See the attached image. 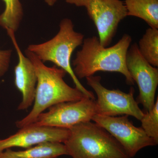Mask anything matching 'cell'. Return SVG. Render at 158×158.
I'll list each match as a JSON object with an SVG mask.
<instances>
[{
  "instance_id": "cell-10",
  "label": "cell",
  "mask_w": 158,
  "mask_h": 158,
  "mask_svg": "<svg viewBox=\"0 0 158 158\" xmlns=\"http://www.w3.org/2000/svg\"><path fill=\"white\" fill-rule=\"evenodd\" d=\"M69 134L68 129L32 123L20 128L17 133L0 140V152L13 147L28 148L46 142L64 143Z\"/></svg>"
},
{
  "instance_id": "cell-18",
  "label": "cell",
  "mask_w": 158,
  "mask_h": 158,
  "mask_svg": "<svg viewBox=\"0 0 158 158\" xmlns=\"http://www.w3.org/2000/svg\"><path fill=\"white\" fill-rule=\"evenodd\" d=\"M69 4L75 5L78 7H85L87 0H65Z\"/></svg>"
},
{
  "instance_id": "cell-16",
  "label": "cell",
  "mask_w": 158,
  "mask_h": 158,
  "mask_svg": "<svg viewBox=\"0 0 158 158\" xmlns=\"http://www.w3.org/2000/svg\"><path fill=\"white\" fill-rule=\"evenodd\" d=\"M140 121L142 129L158 144V98L150 111L144 113Z\"/></svg>"
},
{
  "instance_id": "cell-8",
  "label": "cell",
  "mask_w": 158,
  "mask_h": 158,
  "mask_svg": "<svg viewBox=\"0 0 158 158\" xmlns=\"http://www.w3.org/2000/svg\"><path fill=\"white\" fill-rule=\"evenodd\" d=\"M126 65L130 75L139 89L137 102L142 105L146 112L150 111L155 102L158 85V68L150 65L142 57L135 43L128 49Z\"/></svg>"
},
{
  "instance_id": "cell-11",
  "label": "cell",
  "mask_w": 158,
  "mask_h": 158,
  "mask_svg": "<svg viewBox=\"0 0 158 158\" xmlns=\"http://www.w3.org/2000/svg\"><path fill=\"white\" fill-rule=\"evenodd\" d=\"M17 53L18 62L15 68V85L22 95L18 110H27L33 104L36 92L37 77L35 68L31 60L21 50L14 31L6 30Z\"/></svg>"
},
{
  "instance_id": "cell-3",
  "label": "cell",
  "mask_w": 158,
  "mask_h": 158,
  "mask_svg": "<svg viewBox=\"0 0 158 158\" xmlns=\"http://www.w3.org/2000/svg\"><path fill=\"white\" fill-rule=\"evenodd\" d=\"M69 129L63 144L73 158H131L111 134L94 122L81 123Z\"/></svg>"
},
{
  "instance_id": "cell-17",
  "label": "cell",
  "mask_w": 158,
  "mask_h": 158,
  "mask_svg": "<svg viewBox=\"0 0 158 158\" xmlns=\"http://www.w3.org/2000/svg\"><path fill=\"white\" fill-rule=\"evenodd\" d=\"M12 54L11 50H0V77L8 71Z\"/></svg>"
},
{
  "instance_id": "cell-2",
  "label": "cell",
  "mask_w": 158,
  "mask_h": 158,
  "mask_svg": "<svg viewBox=\"0 0 158 158\" xmlns=\"http://www.w3.org/2000/svg\"><path fill=\"white\" fill-rule=\"evenodd\" d=\"M132 38L125 34L115 45L105 47L96 36L83 40L82 48L78 51L73 61L74 73L78 79L93 76L98 71L122 74L128 85H134V80L128 70L127 55Z\"/></svg>"
},
{
  "instance_id": "cell-14",
  "label": "cell",
  "mask_w": 158,
  "mask_h": 158,
  "mask_svg": "<svg viewBox=\"0 0 158 158\" xmlns=\"http://www.w3.org/2000/svg\"><path fill=\"white\" fill-rule=\"evenodd\" d=\"M142 57L154 67L158 66V30L150 27L147 29L138 45Z\"/></svg>"
},
{
  "instance_id": "cell-15",
  "label": "cell",
  "mask_w": 158,
  "mask_h": 158,
  "mask_svg": "<svg viewBox=\"0 0 158 158\" xmlns=\"http://www.w3.org/2000/svg\"><path fill=\"white\" fill-rule=\"evenodd\" d=\"M5 4V10L0 15V26L6 30L15 32L19 28L23 12L19 0H3Z\"/></svg>"
},
{
  "instance_id": "cell-6",
  "label": "cell",
  "mask_w": 158,
  "mask_h": 158,
  "mask_svg": "<svg viewBox=\"0 0 158 158\" xmlns=\"http://www.w3.org/2000/svg\"><path fill=\"white\" fill-rule=\"evenodd\" d=\"M92 120L111 134L131 158L144 148L158 144L142 128L134 126L127 115L108 116L96 114Z\"/></svg>"
},
{
  "instance_id": "cell-1",
  "label": "cell",
  "mask_w": 158,
  "mask_h": 158,
  "mask_svg": "<svg viewBox=\"0 0 158 158\" xmlns=\"http://www.w3.org/2000/svg\"><path fill=\"white\" fill-rule=\"evenodd\" d=\"M25 54L34 65L37 83L33 108L27 116L16 122V127L20 129L34 123L41 113L54 105L88 97L65 83L63 78L67 73L65 70L56 66H46L27 49Z\"/></svg>"
},
{
  "instance_id": "cell-19",
  "label": "cell",
  "mask_w": 158,
  "mask_h": 158,
  "mask_svg": "<svg viewBox=\"0 0 158 158\" xmlns=\"http://www.w3.org/2000/svg\"><path fill=\"white\" fill-rule=\"evenodd\" d=\"M58 0H44L45 3L49 6H53Z\"/></svg>"
},
{
  "instance_id": "cell-9",
  "label": "cell",
  "mask_w": 158,
  "mask_h": 158,
  "mask_svg": "<svg viewBox=\"0 0 158 158\" xmlns=\"http://www.w3.org/2000/svg\"><path fill=\"white\" fill-rule=\"evenodd\" d=\"M85 7L96 27L101 44L107 47L118 24L127 16L124 3L120 0H87Z\"/></svg>"
},
{
  "instance_id": "cell-5",
  "label": "cell",
  "mask_w": 158,
  "mask_h": 158,
  "mask_svg": "<svg viewBox=\"0 0 158 158\" xmlns=\"http://www.w3.org/2000/svg\"><path fill=\"white\" fill-rule=\"evenodd\" d=\"M86 80L97 96V114L108 116L127 115L141 120L144 113L134 98L133 88L126 93L118 89L109 90L105 88L102 85L101 77L98 76L88 77Z\"/></svg>"
},
{
  "instance_id": "cell-7",
  "label": "cell",
  "mask_w": 158,
  "mask_h": 158,
  "mask_svg": "<svg viewBox=\"0 0 158 158\" xmlns=\"http://www.w3.org/2000/svg\"><path fill=\"white\" fill-rule=\"evenodd\" d=\"M96 114V101L85 97L54 105L46 113H41L33 123L69 129L81 123L91 121Z\"/></svg>"
},
{
  "instance_id": "cell-4",
  "label": "cell",
  "mask_w": 158,
  "mask_h": 158,
  "mask_svg": "<svg viewBox=\"0 0 158 158\" xmlns=\"http://www.w3.org/2000/svg\"><path fill=\"white\" fill-rule=\"evenodd\" d=\"M84 35L74 30L71 20L62 19L59 24L58 34L48 41L40 44H31L27 49L32 52L43 62L49 61L62 69L72 79L75 88L85 95L95 99L93 92L85 88L74 73L71 65V58L73 51L81 45Z\"/></svg>"
},
{
  "instance_id": "cell-13",
  "label": "cell",
  "mask_w": 158,
  "mask_h": 158,
  "mask_svg": "<svg viewBox=\"0 0 158 158\" xmlns=\"http://www.w3.org/2000/svg\"><path fill=\"white\" fill-rule=\"evenodd\" d=\"M124 5L127 16L139 18L158 29V0H125Z\"/></svg>"
},
{
  "instance_id": "cell-12",
  "label": "cell",
  "mask_w": 158,
  "mask_h": 158,
  "mask_svg": "<svg viewBox=\"0 0 158 158\" xmlns=\"http://www.w3.org/2000/svg\"><path fill=\"white\" fill-rule=\"evenodd\" d=\"M68 155L65 144L59 142L40 143L23 151L7 149L0 152V158H57Z\"/></svg>"
}]
</instances>
